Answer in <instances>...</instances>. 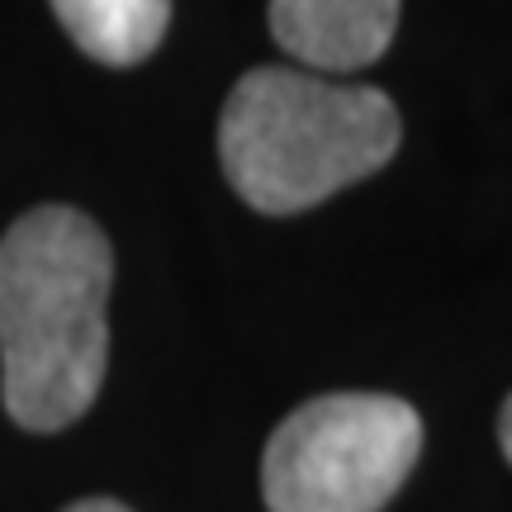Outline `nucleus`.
<instances>
[{
    "mask_svg": "<svg viewBox=\"0 0 512 512\" xmlns=\"http://www.w3.org/2000/svg\"><path fill=\"white\" fill-rule=\"evenodd\" d=\"M422 456V418L394 394H323L266 441L271 512H384Z\"/></svg>",
    "mask_w": 512,
    "mask_h": 512,
    "instance_id": "nucleus-3",
    "label": "nucleus"
},
{
    "mask_svg": "<svg viewBox=\"0 0 512 512\" xmlns=\"http://www.w3.org/2000/svg\"><path fill=\"white\" fill-rule=\"evenodd\" d=\"M403 0H271V38L313 72H361L394 43Z\"/></svg>",
    "mask_w": 512,
    "mask_h": 512,
    "instance_id": "nucleus-4",
    "label": "nucleus"
},
{
    "mask_svg": "<svg viewBox=\"0 0 512 512\" xmlns=\"http://www.w3.org/2000/svg\"><path fill=\"white\" fill-rule=\"evenodd\" d=\"M110 285V238L81 209H29L0 238V399L24 432H62L95 403Z\"/></svg>",
    "mask_w": 512,
    "mask_h": 512,
    "instance_id": "nucleus-1",
    "label": "nucleus"
},
{
    "mask_svg": "<svg viewBox=\"0 0 512 512\" xmlns=\"http://www.w3.org/2000/svg\"><path fill=\"white\" fill-rule=\"evenodd\" d=\"M403 124L375 86H332L294 67H256L223 100L219 162L256 214H304L375 176Z\"/></svg>",
    "mask_w": 512,
    "mask_h": 512,
    "instance_id": "nucleus-2",
    "label": "nucleus"
},
{
    "mask_svg": "<svg viewBox=\"0 0 512 512\" xmlns=\"http://www.w3.org/2000/svg\"><path fill=\"white\" fill-rule=\"evenodd\" d=\"M498 441H503V456H508V465H512V394H508V403H503V413H498Z\"/></svg>",
    "mask_w": 512,
    "mask_h": 512,
    "instance_id": "nucleus-6",
    "label": "nucleus"
},
{
    "mask_svg": "<svg viewBox=\"0 0 512 512\" xmlns=\"http://www.w3.org/2000/svg\"><path fill=\"white\" fill-rule=\"evenodd\" d=\"M67 512H133V508L114 503V498H86V503H72Z\"/></svg>",
    "mask_w": 512,
    "mask_h": 512,
    "instance_id": "nucleus-7",
    "label": "nucleus"
},
{
    "mask_svg": "<svg viewBox=\"0 0 512 512\" xmlns=\"http://www.w3.org/2000/svg\"><path fill=\"white\" fill-rule=\"evenodd\" d=\"M53 10L76 48L105 67L152 57L171 24V0H53Z\"/></svg>",
    "mask_w": 512,
    "mask_h": 512,
    "instance_id": "nucleus-5",
    "label": "nucleus"
}]
</instances>
